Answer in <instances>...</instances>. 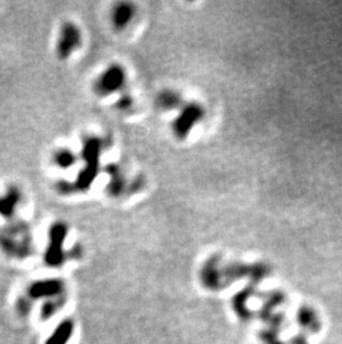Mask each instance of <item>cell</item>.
<instances>
[{"label":"cell","mask_w":342,"mask_h":344,"mask_svg":"<svg viewBox=\"0 0 342 344\" xmlns=\"http://www.w3.org/2000/svg\"><path fill=\"white\" fill-rule=\"evenodd\" d=\"M131 101H132L131 97L128 96V95H125V96H122L119 99L118 107L120 108V110H128V108L131 105Z\"/></svg>","instance_id":"cell-16"},{"label":"cell","mask_w":342,"mask_h":344,"mask_svg":"<svg viewBox=\"0 0 342 344\" xmlns=\"http://www.w3.org/2000/svg\"><path fill=\"white\" fill-rule=\"evenodd\" d=\"M81 45V33L74 23H64L57 42V55L60 59H67Z\"/></svg>","instance_id":"cell-6"},{"label":"cell","mask_w":342,"mask_h":344,"mask_svg":"<svg viewBox=\"0 0 342 344\" xmlns=\"http://www.w3.org/2000/svg\"><path fill=\"white\" fill-rule=\"evenodd\" d=\"M0 247L12 257L24 259L31 254L32 240L28 225L21 222L12 223L0 232Z\"/></svg>","instance_id":"cell-1"},{"label":"cell","mask_w":342,"mask_h":344,"mask_svg":"<svg viewBox=\"0 0 342 344\" xmlns=\"http://www.w3.org/2000/svg\"><path fill=\"white\" fill-rule=\"evenodd\" d=\"M181 95L173 89H164L156 99L159 108L164 111H172L177 108H181L185 104L183 103Z\"/></svg>","instance_id":"cell-11"},{"label":"cell","mask_w":342,"mask_h":344,"mask_svg":"<svg viewBox=\"0 0 342 344\" xmlns=\"http://www.w3.org/2000/svg\"><path fill=\"white\" fill-rule=\"evenodd\" d=\"M68 228L62 222H58L49 229V245L44 253V262L50 267H59L66 260L63 242L67 238Z\"/></svg>","instance_id":"cell-3"},{"label":"cell","mask_w":342,"mask_h":344,"mask_svg":"<svg viewBox=\"0 0 342 344\" xmlns=\"http://www.w3.org/2000/svg\"><path fill=\"white\" fill-rule=\"evenodd\" d=\"M206 111L202 105L198 103L186 104L180 108V114L172 123L173 135L179 139H184L189 135L196 124L203 119Z\"/></svg>","instance_id":"cell-4"},{"label":"cell","mask_w":342,"mask_h":344,"mask_svg":"<svg viewBox=\"0 0 342 344\" xmlns=\"http://www.w3.org/2000/svg\"><path fill=\"white\" fill-rule=\"evenodd\" d=\"M298 318L301 326L308 331H310V332H317L320 329V320L318 317V314L315 313V311H313L311 308L309 307L301 308L298 313Z\"/></svg>","instance_id":"cell-12"},{"label":"cell","mask_w":342,"mask_h":344,"mask_svg":"<svg viewBox=\"0 0 342 344\" xmlns=\"http://www.w3.org/2000/svg\"><path fill=\"white\" fill-rule=\"evenodd\" d=\"M54 162L58 167L60 168H69L72 167L76 162V157L74 153L70 149H58L54 155Z\"/></svg>","instance_id":"cell-14"},{"label":"cell","mask_w":342,"mask_h":344,"mask_svg":"<svg viewBox=\"0 0 342 344\" xmlns=\"http://www.w3.org/2000/svg\"><path fill=\"white\" fill-rule=\"evenodd\" d=\"M64 284L59 278H44L29 285L27 295L34 300L40 298H55L63 294Z\"/></svg>","instance_id":"cell-7"},{"label":"cell","mask_w":342,"mask_h":344,"mask_svg":"<svg viewBox=\"0 0 342 344\" xmlns=\"http://www.w3.org/2000/svg\"><path fill=\"white\" fill-rule=\"evenodd\" d=\"M21 196L19 189L11 187L7 190V193L0 197V215L4 218H11L14 215L18 204L20 203Z\"/></svg>","instance_id":"cell-10"},{"label":"cell","mask_w":342,"mask_h":344,"mask_svg":"<svg viewBox=\"0 0 342 344\" xmlns=\"http://www.w3.org/2000/svg\"><path fill=\"white\" fill-rule=\"evenodd\" d=\"M75 331V324L73 320L67 318V320L61 321L51 335L48 337L44 344H68L72 339Z\"/></svg>","instance_id":"cell-9"},{"label":"cell","mask_w":342,"mask_h":344,"mask_svg":"<svg viewBox=\"0 0 342 344\" xmlns=\"http://www.w3.org/2000/svg\"><path fill=\"white\" fill-rule=\"evenodd\" d=\"M126 72L118 63H112L102 72L95 82V91L100 96H107L116 92L125 85Z\"/></svg>","instance_id":"cell-5"},{"label":"cell","mask_w":342,"mask_h":344,"mask_svg":"<svg viewBox=\"0 0 342 344\" xmlns=\"http://www.w3.org/2000/svg\"><path fill=\"white\" fill-rule=\"evenodd\" d=\"M102 143L100 139L96 137L87 138L82 146V158H85L86 167L82 168L81 173L78 176L76 184H74V189L86 190L92 185L95 177L98 173L99 155L101 152Z\"/></svg>","instance_id":"cell-2"},{"label":"cell","mask_w":342,"mask_h":344,"mask_svg":"<svg viewBox=\"0 0 342 344\" xmlns=\"http://www.w3.org/2000/svg\"><path fill=\"white\" fill-rule=\"evenodd\" d=\"M31 308H32V300L28 295L20 297L17 302V311L18 313L22 316L28 315L29 312L31 311Z\"/></svg>","instance_id":"cell-15"},{"label":"cell","mask_w":342,"mask_h":344,"mask_svg":"<svg viewBox=\"0 0 342 344\" xmlns=\"http://www.w3.org/2000/svg\"><path fill=\"white\" fill-rule=\"evenodd\" d=\"M135 7L130 3H119L111 12V23L116 30H124L131 24L135 16Z\"/></svg>","instance_id":"cell-8"},{"label":"cell","mask_w":342,"mask_h":344,"mask_svg":"<svg viewBox=\"0 0 342 344\" xmlns=\"http://www.w3.org/2000/svg\"><path fill=\"white\" fill-rule=\"evenodd\" d=\"M64 302H66V298H64L63 294L55 297V298H50V300H47L42 304V307L40 309V318L42 321L48 320V318L53 317L58 311H59L62 307Z\"/></svg>","instance_id":"cell-13"}]
</instances>
